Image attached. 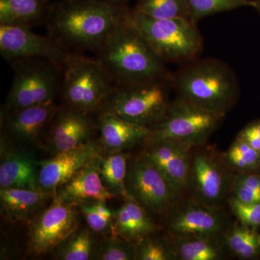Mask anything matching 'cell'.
Here are the masks:
<instances>
[{"mask_svg": "<svg viewBox=\"0 0 260 260\" xmlns=\"http://www.w3.org/2000/svg\"><path fill=\"white\" fill-rule=\"evenodd\" d=\"M58 109L54 102H49L9 111L7 130L15 139L31 142L50 125Z\"/></svg>", "mask_w": 260, "mask_h": 260, "instance_id": "d6986e66", "label": "cell"}, {"mask_svg": "<svg viewBox=\"0 0 260 260\" xmlns=\"http://www.w3.org/2000/svg\"><path fill=\"white\" fill-rule=\"evenodd\" d=\"M170 242L175 260H221L229 254L223 234L172 237Z\"/></svg>", "mask_w": 260, "mask_h": 260, "instance_id": "7402d4cb", "label": "cell"}, {"mask_svg": "<svg viewBox=\"0 0 260 260\" xmlns=\"http://www.w3.org/2000/svg\"><path fill=\"white\" fill-rule=\"evenodd\" d=\"M165 223L170 235L178 237L220 235L229 226L219 208L193 198L174 205L169 210Z\"/></svg>", "mask_w": 260, "mask_h": 260, "instance_id": "4fadbf2b", "label": "cell"}, {"mask_svg": "<svg viewBox=\"0 0 260 260\" xmlns=\"http://www.w3.org/2000/svg\"><path fill=\"white\" fill-rule=\"evenodd\" d=\"M255 8L258 10V11H259V13H260V0H256Z\"/></svg>", "mask_w": 260, "mask_h": 260, "instance_id": "74e56055", "label": "cell"}, {"mask_svg": "<svg viewBox=\"0 0 260 260\" xmlns=\"http://www.w3.org/2000/svg\"><path fill=\"white\" fill-rule=\"evenodd\" d=\"M121 207L113 212L112 234L138 243L143 238L156 234L159 227L136 200L124 198Z\"/></svg>", "mask_w": 260, "mask_h": 260, "instance_id": "ffe728a7", "label": "cell"}, {"mask_svg": "<svg viewBox=\"0 0 260 260\" xmlns=\"http://www.w3.org/2000/svg\"><path fill=\"white\" fill-rule=\"evenodd\" d=\"M154 234L136 243V259L175 260L170 240L154 237Z\"/></svg>", "mask_w": 260, "mask_h": 260, "instance_id": "d6a6232c", "label": "cell"}, {"mask_svg": "<svg viewBox=\"0 0 260 260\" xmlns=\"http://www.w3.org/2000/svg\"><path fill=\"white\" fill-rule=\"evenodd\" d=\"M77 205L83 214L90 230L95 233L112 232V220L99 213L93 203H83Z\"/></svg>", "mask_w": 260, "mask_h": 260, "instance_id": "e575fe53", "label": "cell"}, {"mask_svg": "<svg viewBox=\"0 0 260 260\" xmlns=\"http://www.w3.org/2000/svg\"><path fill=\"white\" fill-rule=\"evenodd\" d=\"M13 64L14 78L7 98L8 111L54 102L61 74L57 66L39 58Z\"/></svg>", "mask_w": 260, "mask_h": 260, "instance_id": "ba28073f", "label": "cell"}, {"mask_svg": "<svg viewBox=\"0 0 260 260\" xmlns=\"http://www.w3.org/2000/svg\"><path fill=\"white\" fill-rule=\"evenodd\" d=\"M223 158L232 172L257 173L260 169V152L238 137L224 154Z\"/></svg>", "mask_w": 260, "mask_h": 260, "instance_id": "4316f807", "label": "cell"}, {"mask_svg": "<svg viewBox=\"0 0 260 260\" xmlns=\"http://www.w3.org/2000/svg\"><path fill=\"white\" fill-rule=\"evenodd\" d=\"M96 143L90 141L78 148L56 153L39 162V184L42 190L56 192L89 161L101 156Z\"/></svg>", "mask_w": 260, "mask_h": 260, "instance_id": "5bb4252c", "label": "cell"}, {"mask_svg": "<svg viewBox=\"0 0 260 260\" xmlns=\"http://www.w3.org/2000/svg\"><path fill=\"white\" fill-rule=\"evenodd\" d=\"M132 22L164 62L192 60L203 49L196 24L188 18L155 19L129 10Z\"/></svg>", "mask_w": 260, "mask_h": 260, "instance_id": "8992f818", "label": "cell"}, {"mask_svg": "<svg viewBox=\"0 0 260 260\" xmlns=\"http://www.w3.org/2000/svg\"><path fill=\"white\" fill-rule=\"evenodd\" d=\"M223 238L229 254L239 259H253L260 254V234L254 228L234 224L227 228Z\"/></svg>", "mask_w": 260, "mask_h": 260, "instance_id": "d4e9b609", "label": "cell"}, {"mask_svg": "<svg viewBox=\"0 0 260 260\" xmlns=\"http://www.w3.org/2000/svg\"><path fill=\"white\" fill-rule=\"evenodd\" d=\"M93 237L89 231H75L58 246L56 257L61 260L89 259L93 255Z\"/></svg>", "mask_w": 260, "mask_h": 260, "instance_id": "f546056e", "label": "cell"}, {"mask_svg": "<svg viewBox=\"0 0 260 260\" xmlns=\"http://www.w3.org/2000/svg\"><path fill=\"white\" fill-rule=\"evenodd\" d=\"M0 53L8 62L44 59L61 70L70 53L50 36L35 34L25 25H0Z\"/></svg>", "mask_w": 260, "mask_h": 260, "instance_id": "8fae6325", "label": "cell"}, {"mask_svg": "<svg viewBox=\"0 0 260 260\" xmlns=\"http://www.w3.org/2000/svg\"><path fill=\"white\" fill-rule=\"evenodd\" d=\"M39 162L26 150L11 151L2 158L0 187L18 188L38 190Z\"/></svg>", "mask_w": 260, "mask_h": 260, "instance_id": "44dd1931", "label": "cell"}, {"mask_svg": "<svg viewBox=\"0 0 260 260\" xmlns=\"http://www.w3.org/2000/svg\"><path fill=\"white\" fill-rule=\"evenodd\" d=\"M172 78L145 83L115 85L102 110L139 125L151 127L165 117L172 101ZM100 111V112H101Z\"/></svg>", "mask_w": 260, "mask_h": 260, "instance_id": "5b68a950", "label": "cell"}, {"mask_svg": "<svg viewBox=\"0 0 260 260\" xmlns=\"http://www.w3.org/2000/svg\"><path fill=\"white\" fill-rule=\"evenodd\" d=\"M231 193L244 203H260V174L256 172L236 173L233 176Z\"/></svg>", "mask_w": 260, "mask_h": 260, "instance_id": "1f68e13d", "label": "cell"}, {"mask_svg": "<svg viewBox=\"0 0 260 260\" xmlns=\"http://www.w3.org/2000/svg\"><path fill=\"white\" fill-rule=\"evenodd\" d=\"M136 243L112 234L104 238L96 251V259L102 260H135Z\"/></svg>", "mask_w": 260, "mask_h": 260, "instance_id": "4dcf8cb0", "label": "cell"}, {"mask_svg": "<svg viewBox=\"0 0 260 260\" xmlns=\"http://www.w3.org/2000/svg\"><path fill=\"white\" fill-rule=\"evenodd\" d=\"M128 10L104 41L98 60L115 85L172 78L165 62L132 22Z\"/></svg>", "mask_w": 260, "mask_h": 260, "instance_id": "7a4b0ae2", "label": "cell"}, {"mask_svg": "<svg viewBox=\"0 0 260 260\" xmlns=\"http://www.w3.org/2000/svg\"><path fill=\"white\" fill-rule=\"evenodd\" d=\"M133 10L152 18L190 20L186 0H138Z\"/></svg>", "mask_w": 260, "mask_h": 260, "instance_id": "83f0119b", "label": "cell"}, {"mask_svg": "<svg viewBox=\"0 0 260 260\" xmlns=\"http://www.w3.org/2000/svg\"><path fill=\"white\" fill-rule=\"evenodd\" d=\"M112 4L119 5V6L126 7V4L131 0H104Z\"/></svg>", "mask_w": 260, "mask_h": 260, "instance_id": "8d00e7d4", "label": "cell"}, {"mask_svg": "<svg viewBox=\"0 0 260 260\" xmlns=\"http://www.w3.org/2000/svg\"><path fill=\"white\" fill-rule=\"evenodd\" d=\"M194 59L187 61L172 77L177 96L207 110L226 114L239 97L235 75L216 59Z\"/></svg>", "mask_w": 260, "mask_h": 260, "instance_id": "3957f363", "label": "cell"}, {"mask_svg": "<svg viewBox=\"0 0 260 260\" xmlns=\"http://www.w3.org/2000/svg\"><path fill=\"white\" fill-rule=\"evenodd\" d=\"M129 155L121 152L107 153L100 158V176L106 189L118 198L129 197L126 191L125 179Z\"/></svg>", "mask_w": 260, "mask_h": 260, "instance_id": "484cf974", "label": "cell"}, {"mask_svg": "<svg viewBox=\"0 0 260 260\" xmlns=\"http://www.w3.org/2000/svg\"><path fill=\"white\" fill-rule=\"evenodd\" d=\"M143 153L158 170L183 192L188 189L191 155L194 148L178 140L164 139L148 142Z\"/></svg>", "mask_w": 260, "mask_h": 260, "instance_id": "9a60e30c", "label": "cell"}, {"mask_svg": "<svg viewBox=\"0 0 260 260\" xmlns=\"http://www.w3.org/2000/svg\"><path fill=\"white\" fill-rule=\"evenodd\" d=\"M47 1H48V2H49V1H50V0H47Z\"/></svg>", "mask_w": 260, "mask_h": 260, "instance_id": "f35d334b", "label": "cell"}, {"mask_svg": "<svg viewBox=\"0 0 260 260\" xmlns=\"http://www.w3.org/2000/svg\"><path fill=\"white\" fill-rule=\"evenodd\" d=\"M49 194L42 189H1L2 213L12 221H25L42 206Z\"/></svg>", "mask_w": 260, "mask_h": 260, "instance_id": "603a6c76", "label": "cell"}, {"mask_svg": "<svg viewBox=\"0 0 260 260\" xmlns=\"http://www.w3.org/2000/svg\"><path fill=\"white\" fill-rule=\"evenodd\" d=\"M191 21L196 24L200 20L218 13L244 8H255L256 1L253 0H186Z\"/></svg>", "mask_w": 260, "mask_h": 260, "instance_id": "f1b7e54d", "label": "cell"}, {"mask_svg": "<svg viewBox=\"0 0 260 260\" xmlns=\"http://www.w3.org/2000/svg\"><path fill=\"white\" fill-rule=\"evenodd\" d=\"M228 201L233 215L239 223L254 229L259 226L260 203H244L233 196Z\"/></svg>", "mask_w": 260, "mask_h": 260, "instance_id": "836d02e7", "label": "cell"}, {"mask_svg": "<svg viewBox=\"0 0 260 260\" xmlns=\"http://www.w3.org/2000/svg\"><path fill=\"white\" fill-rule=\"evenodd\" d=\"M66 106L85 114L100 112L115 84L97 59L70 53L61 70Z\"/></svg>", "mask_w": 260, "mask_h": 260, "instance_id": "277c9868", "label": "cell"}, {"mask_svg": "<svg viewBox=\"0 0 260 260\" xmlns=\"http://www.w3.org/2000/svg\"><path fill=\"white\" fill-rule=\"evenodd\" d=\"M125 185L129 197L156 214L172 209L182 193L143 155L128 164Z\"/></svg>", "mask_w": 260, "mask_h": 260, "instance_id": "9c48e42d", "label": "cell"}, {"mask_svg": "<svg viewBox=\"0 0 260 260\" xmlns=\"http://www.w3.org/2000/svg\"><path fill=\"white\" fill-rule=\"evenodd\" d=\"M251 148L260 152V119L246 125L237 135Z\"/></svg>", "mask_w": 260, "mask_h": 260, "instance_id": "d590c367", "label": "cell"}, {"mask_svg": "<svg viewBox=\"0 0 260 260\" xmlns=\"http://www.w3.org/2000/svg\"><path fill=\"white\" fill-rule=\"evenodd\" d=\"M93 129L89 114L68 106L58 109L50 124L51 148L56 153L78 148L90 141Z\"/></svg>", "mask_w": 260, "mask_h": 260, "instance_id": "2e32d148", "label": "cell"}, {"mask_svg": "<svg viewBox=\"0 0 260 260\" xmlns=\"http://www.w3.org/2000/svg\"><path fill=\"white\" fill-rule=\"evenodd\" d=\"M48 3L47 0H0V25L30 27L47 13Z\"/></svg>", "mask_w": 260, "mask_h": 260, "instance_id": "cb8c5ba5", "label": "cell"}, {"mask_svg": "<svg viewBox=\"0 0 260 260\" xmlns=\"http://www.w3.org/2000/svg\"><path fill=\"white\" fill-rule=\"evenodd\" d=\"M97 126L100 143L108 153L121 152L146 142L151 134L148 126L130 122L119 116L101 111Z\"/></svg>", "mask_w": 260, "mask_h": 260, "instance_id": "ac0fdd59", "label": "cell"}, {"mask_svg": "<svg viewBox=\"0 0 260 260\" xmlns=\"http://www.w3.org/2000/svg\"><path fill=\"white\" fill-rule=\"evenodd\" d=\"M92 159L55 192V198L64 203L79 204L106 202L116 198L106 189L100 176V158Z\"/></svg>", "mask_w": 260, "mask_h": 260, "instance_id": "e0dca14e", "label": "cell"}, {"mask_svg": "<svg viewBox=\"0 0 260 260\" xmlns=\"http://www.w3.org/2000/svg\"><path fill=\"white\" fill-rule=\"evenodd\" d=\"M76 206V204L62 203L54 198L50 206L39 215L30 228V254H47L57 248L76 231L78 215Z\"/></svg>", "mask_w": 260, "mask_h": 260, "instance_id": "7c38bea8", "label": "cell"}, {"mask_svg": "<svg viewBox=\"0 0 260 260\" xmlns=\"http://www.w3.org/2000/svg\"><path fill=\"white\" fill-rule=\"evenodd\" d=\"M224 116L177 96L169 104L165 117L150 127L151 134L146 142L172 139L192 148L202 146L218 129Z\"/></svg>", "mask_w": 260, "mask_h": 260, "instance_id": "52a82bcc", "label": "cell"}, {"mask_svg": "<svg viewBox=\"0 0 260 260\" xmlns=\"http://www.w3.org/2000/svg\"><path fill=\"white\" fill-rule=\"evenodd\" d=\"M195 148L191 155L189 186L193 199L219 208L231 193L232 169L211 148Z\"/></svg>", "mask_w": 260, "mask_h": 260, "instance_id": "30bf717a", "label": "cell"}, {"mask_svg": "<svg viewBox=\"0 0 260 260\" xmlns=\"http://www.w3.org/2000/svg\"><path fill=\"white\" fill-rule=\"evenodd\" d=\"M128 10L104 0H61L48 9L49 36L66 50L98 53Z\"/></svg>", "mask_w": 260, "mask_h": 260, "instance_id": "6da1fadb", "label": "cell"}]
</instances>
